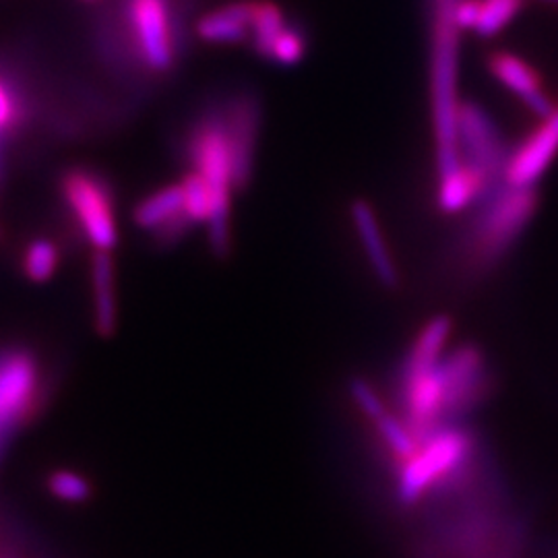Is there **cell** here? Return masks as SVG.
Masks as SVG:
<instances>
[{
	"instance_id": "cell-3",
	"label": "cell",
	"mask_w": 558,
	"mask_h": 558,
	"mask_svg": "<svg viewBox=\"0 0 558 558\" xmlns=\"http://www.w3.org/2000/svg\"><path fill=\"white\" fill-rule=\"evenodd\" d=\"M461 0H433L430 38V112L435 131L437 174L445 177L461 163L458 143L459 25Z\"/></svg>"
},
{
	"instance_id": "cell-18",
	"label": "cell",
	"mask_w": 558,
	"mask_h": 558,
	"mask_svg": "<svg viewBox=\"0 0 558 558\" xmlns=\"http://www.w3.org/2000/svg\"><path fill=\"white\" fill-rule=\"evenodd\" d=\"M288 27L286 13L274 0H253L251 13V46L260 59L269 60L274 44Z\"/></svg>"
},
{
	"instance_id": "cell-27",
	"label": "cell",
	"mask_w": 558,
	"mask_h": 558,
	"mask_svg": "<svg viewBox=\"0 0 558 558\" xmlns=\"http://www.w3.org/2000/svg\"><path fill=\"white\" fill-rule=\"evenodd\" d=\"M480 17V0H461L456 11V20H458L459 29L461 32H470L476 29Z\"/></svg>"
},
{
	"instance_id": "cell-15",
	"label": "cell",
	"mask_w": 558,
	"mask_h": 558,
	"mask_svg": "<svg viewBox=\"0 0 558 558\" xmlns=\"http://www.w3.org/2000/svg\"><path fill=\"white\" fill-rule=\"evenodd\" d=\"M253 0H236L203 15L197 21V36L207 44H242L251 40Z\"/></svg>"
},
{
	"instance_id": "cell-13",
	"label": "cell",
	"mask_w": 558,
	"mask_h": 558,
	"mask_svg": "<svg viewBox=\"0 0 558 558\" xmlns=\"http://www.w3.org/2000/svg\"><path fill=\"white\" fill-rule=\"evenodd\" d=\"M488 71L509 92H513L519 100L525 104V108L532 110L539 120L555 112L557 104L542 89L539 73L530 62L519 59L511 52H495L488 59Z\"/></svg>"
},
{
	"instance_id": "cell-26",
	"label": "cell",
	"mask_w": 558,
	"mask_h": 558,
	"mask_svg": "<svg viewBox=\"0 0 558 558\" xmlns=\"http://www.w3.org/2000/svg\"><path fill=\"white\" fill-rule=\"evenodd\" d=\"M348 389H350L352 399L356 401L360 412H362L366 418L377 422V420L383 418V416L387 414L385 403L380 401L377 391L371 387L368 380L362 379V377H354V379H350Z\"/></svg>"
},
{
	"instance_id": "cell-22",
	"label": "cell",
	"mask_w": 558,
	"mask_h": 558,
	"mask_svg": "<svg viewBox=\"0 0 558 558\" xmlns=\"http://www.w3.org/2000/svg\"><path fill=\"white\" fill-rule=\"evenodd\" d=\"M180 184H182V195H184V214L195 226L197 223L207 226L211 218V211H214V197H211L209 184L193 170L180 180Z\"/></svg>"
},
{
	"instance_id": "cell-9",
	"label": "cell",
	"mask_w": 558,
	"mask_h": 558,
	"mask_svg": "<svg viewBox=\"0 0 558 558\" xmlns=\"http://www.w3.org/2000/svg\"><path fill=\"white\" fill-rule=\"evenodd\" d=\"M458 143L461 161L474 166L495 189L505 184V170L511 154L497 122L474 101L459 104Z\"/></svg>"
},
{
	"instance_id": "cell-8",
	"label": "cell",
	"mask_w": 558,
	"mask_h": 558,
	"mask_svg": "<svg viewBox=\"0 0 558 558\" xmlns=\"http://www.w3.org/2000/svg\"><path fill=\"white\" fill-rule=\"evenodd\" d=\"M41 401L40 359L21 345L0 350V426L17 430Z\"/></svg>"
},
{
	"instance_id": "cell-1",
	"label": "cell",
	"mask_w": 558,
	"mask_h": 558,
	"mask_svg": "<svg viewBox=\"0 0 558 558\" xmlns=\"http://www.w3.org/2000/svg\"><path fill=\"white\" fill-rule=\"evenodd\" d=\"M476 205L458 246L459 267L468 278L486 276L505 259L538 211V191L500 184Z\"/></svg>"
},
{
	"instance_id": "cell-21",
	"label": "cell",
	"mask_w": 558,
	"mask_h": 558,
	"mask_svg": "<svg viewBox=\"0 0 558 558\" xmlns=\"http://www.w3.org/2000/svg\"><path fill=\"white\" fill-rule=\"evenodd\" d=\"M523 0H480V17L476 34L488 40L500 34L511 21L518 17Z\"/></svg>"
},
{
	"instance_id": "cell-14",
	"label": "cell",
	"mask_w": 558,
	"mask_h": 558,
	"mask_svg": "<svg viewBox=\"0 0 558 558\" xmlns=\"http://www.w3.org/2000/svg\"><path fill=\"white\" fill-rule=\"evenodd\" d=\"M89 278H92L96 333L100 338H112L119 327V299H117V265L110 251H94Z\"/></svg>"
},
{
	"instance_id": "cell-28",
	"label": "cell",
	"mask_w": 558,
	"mask_h": 558,
	"mask_svg": "<svg viewBox=\"0 0 558 558\" xmlns=\"http://www.w3.org/2000/svg\"><path fill=\"white\" fill-rule=\"evenodd\" d=\"M13 433H15L13 428H4V426H0V456H2V451H4V447H7V442H9Z\"/></svg>"
},
{
	"instance_id": "cell-29",
	"label": "cell",
	"mask_w": 558,
	"mask_h": 558,
	"mask_svg": "<svg viewBox=\"0 0 558 558\" xmlns=\"http://www.w3.org/2000/svg\"><path fill=\"white\" fill-rule=\"evenodd\" d=\"M544 2H553V4H558V0H544Z\"/></svg>"
},
{
	"instance_id": "cell-25",
	"label": "cell",
	"mask_w": 558,
	"mask_h": 558,
	"mask_svg": "<svg viewBox=\"0 0 558 558\" xmlns=\"http://www.w3.org/2000/svg\"><path fill=\"white\" fill-rule=\"evenodd\" d=\"M306 48L308 44L304 29L300 25H288L274 44L269 62H276L279 66H296L306 57Z\"/></svg>"
},
{
	"instance_id": "cell-17",
	"label": "cell",
	"mask_w": 558,
	"mask_h": 558,
	"mask_svg": "<svg viewBox=\"0 0 558 558\" xmlns=\"http://www.w3.org/2000/svg\"><path fill=\"white\" fill-rule=\"evenodd\" d=\"M184 214V195H182V184H170L163 186L160 191H154L145 199H141L135 209H133V223L147 230L156 232L168 221L174 220Z\"/></svg>"
},
{
	"instance_id": "cell-10",
	"label": "cell",
	"mask_w": 558,
	"mask_h": 558,
	"mask_svg": "<svg viewBox=\"0 0 558 558\" xmlns=\"http://www.w3.org/2000/svg\"><path fill=\"white\" fill-rule=\"evenodd\" d=\"M220 104L228 143H230V154H232L234 189L236 193H244L251 186L253 174H255L263 108L255 92H248V89L234 92Z\"/></svg>"
},
{
	"instance_id": "cell-16",
	"label": "cell",
	"mask_w": 558,
	"mask_h": 558,
	"mask_svg": "<svg viewBox=\"0 0 558 558\" xmlns=\"http://www.w3.org/2000/svg\"><path fill=\"white\" fill-rule=\"evenodd\" d=\"M493 191L497 189L484 179V174H480L474 166L461 161L453 172L440 177L437 201H439L440 211L458 214L465 207L486 199Z\"/></svg>"
},
{
	"instance_id": "cell-12",
	"label": "cell",
	"mask_w": 558,
	"mask_h": 558,
	"mask_svg": "<svg viewBox=\"0 0 558 558\" xmlns=\"http://www.w3.org/2000/svg\"><path fill=\"white\" fill-rule=\"evenodd\" d=\"M350 218L354 223V230L359 234L364 257L368 260L375 278L383 288L387 290H398L401 283V274H399L398 263L393 259L385 234L380 228L379 218L368 201L356 199L350 205Z\"/></svg>"
},
{
	"instance_id": "cell-5",
	"label": "cell",
	"mask_w": 558,
	"mask_h": 558,
	"mask_svg": "<svg viewBox=\"0 0 558 558\" xmlns=\"http://www.w3.org/2000/svg\"><path fill=\"white\" fill-rule=\"evenodd\" d=\"M122 17L135 60L147 73H170L179 57V36L170 0H124Z\"/></svg>"
},
{
	"instance_id": "cell-19",
	"label": "cell",
	"mask_w": 558,
	"mask_h": 558,
	"mask_svg": "<svg viewBox=\"0 0 558 558\" xmlns=\"http://www.w3.org/2000/svg\"><path fill=\"white\" fill-rule=\"evenodd\" d=\"M60 248L52 239H32L21 253V271L32 283H46L59 271Z\"/></svg>"
},
{
	"instance_id": "cell-2",
	"label": "cell",
	"mask_w": 558,
	"mask_h": 558,
	"mask_svg": "<svg viewBox=\"0 0 558 558\" xmlns=\"http://www.w3.org/2000/svg\"><path fill=\"white\" fill-rule=\"evenodd\" d=\"M184 160L209 184L214 197V211L207 223L211 253L226 259L232 251V195L234 170L228 133L221 114V104H209L191 120L184 135Z\"/></svg>"
},
{
	"instance_id": "cell-6",
	"label": "cell",
	"mask_w": 558,
	"mask_h": 558,
	"mask_svg": "<svg viewBox=\"0 0 558 558\" xmlns=\"http://www.w3.org/2000/svg\"><path fill=\"white\" fill-rule=\"evenodd\" d=\"M474 449V437L459 426H442L428 440H424L414 458L401 463L398 497L412 505L440 478L461 468Z\"/></svg>"
},
{
	"instance_id": "cell-4",
	"label": "cell",
	"mask_w": 558,
	"mask_h": 558,
	"mask_svg": "<svg viewBox=\"0 0 558 558\" xmlns=\"http://www.w3.org/2000/svg\"><path fill=\"white\" fill-rule=\"evenodd\" d=\"M60 197L94 251H114L119 244L117 197L108 179L87 166H73L60 177Z\"/></svg>"
},
{
	"instance_id": "cell-20",
	"label": "cell",
	"mask_w": 558,
	"mask_h": 558,
	"mask_svg": "<svg viewBox=\"0 0 558 558\" xmlns=\"http://www.w3.org/2000/svg\"><path fill=\"white\" fill-rule=\"evenodd\" d=\"M27 119V101L20 85L0 71V145L20 131Z\"/></svg>"
},
{
	"instance_id": "cell-30",
	"label": "cell",
	"mask_w": 558,
	"mask_h": 558,
	"mask_svg": "<svg viewBox=\"0 0 558 558\" xmlns=\"http://www.w3.org/2000/svg\"><path fill=\"white\" fill-rule=\"evenodd\" d=\"M83 2H96V0H83Z\"/></svg>"
},
{
	"instance_id": "cell-24",
	"label": "cell",
	"mask_w": 558,
	"mask_h": 558,
	"mask_svg": "<svg viewBox=\"0 0 558 558\" xmlns=\"http://www.w3.org/2000/svg\"><path fill=\"white\" fill-rule=\"evenodd\" d=\"M46 488L54 499L69 502V505H81L92 497V484L80 472L73 470H54L46 478Z\"/></svg>"
},
{
	"instance_id": "cell-11",
	"label": "cell",
	"mask_w": 558,
	"mask_h": 558,
	"mask_svg": "<svg viewBox=\"0 0 558 558\" xmlns=\"http://www.w3.org/2000/svg\"><path fill=\"white\" fill-rule=\"evenodd\" d=\"M557 154L558 104L555 112L539 120L538 126L521 141L515 151H511L505 170V184L519 189L536 186Z\"/></svg>"
},
{
	"instance_id": "cell-23",
	"label": "cell",
	"mask_w": 558,
	"mask_h": 558,
	"mask_svg": "<svg viewBox=\"0 0 558 558\" xmlns=\"http://www.w3.org/2000/svg\"><path fill=\"white\" fill-rule=\"evenodd\" d=\"M379 437L387 445V449L391 451V456L405 463L408 459L414 458V453L418 451V442L412 437L410 428L405 426L403 420H398L393 414H385L383 418L375 422Z\"/></svg>"
},
{
	"instance_id": "cell-7",
	"label": "cell",
	"mask_w": 558,
	"mask_h": 558,
	"mask_svg": "<svg viewBox=\"0 0 558 558\" xmlns=\"http://www.w3.org/2000/svg\"><path fill=\"white\" fill-rule=\"evenodd\" d=\"M439 375L442 383V426H449L451 420L476 410L482 401L488 399L495 385L488 359L476 343H461L445 354L440 360Z\"/></svg>"
}]
</instances>
